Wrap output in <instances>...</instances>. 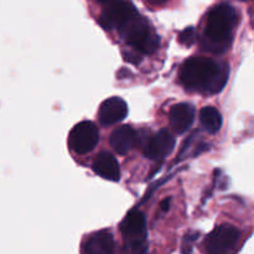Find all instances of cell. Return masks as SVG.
<instances>
[{"label":"cell","instance_id":"cell-9","mask_svg":"<svg viewBox=\"0 0 254 254\" xmlns=\"http://www.w3.org/2000/svg\"><path fill=\"white\" fill-rule=\"evenodd\" d=\"M128 116V104L119 97H111L101 104L98 118L102 126H113Z\"/></svg>","mask_w":254,"mask_h":254},{"label":"cell","instance_id":"cell-17","mask_svg":"<svg viewBox=\"0 0 254 254\" xmlns=\"http://www.w3.org/2000/svg\"><path fill=\"white\" fill-rule=\"evenodd\" d=\"M146 1H148L150 5H153V6H160V5L166 4L169 0H146Z\"/></svg>","mask_w":254,"mask_h":254},{"label":"cell","instance_id":"cell-3","mask_svg":"<svg viewBox=\"0 0 254 254\" xmlns=\"http://www.w3.org/2000/svg\"><path fill=\"white\" fill-rule=\"evenodd\" d=\"M124 41L140 55H151L160 46L158 35L153 31L149 22L140 15L127 22L118 30Z\"/></svg>","mask_w":254,"mask_h":254},{"label":"cell","instance_id":"cell-8","mask_svg":"<svg viewBox=\"0 0 254 254\" xmlns=\"http://www.w3.org/2000/svg\"><path fill=\"white\" fill-rule=\"evenodd\" d=\"M176 140L173 134L166 129L151 136L144 145V155L151 160H163L173 153Z\"/></svg>","mask_w":254,"mask_h":254},{"label":"cell","instance_id":"cell-20","mask_svg":"<svg viewBox=\"0 0 254 254\" xmlns=\"http://www.w3.org/2000/svg\"><path fill=\"white\" fill-rule=\"evenodd\" d=\"M243 1H247V0H243Z\"/></svg>","mask_w":254,"mask_h":254},{"label":"cell","instance_id":"cell-19","mask_svg":"<svg viewBox=\"0 0 254 254\" xmlns=\"http://www.w3.org/2000/svg\"><path fill=\"white\" fill-rule=\"evenodd\" d=\"M98 1H99V2H103V1H104V0H98Z\"/></svg>","mask_w":254,"mask_h":254},{"label":"cell","instance_id":"cell-15","mask_svg":"<svg viewBox=\"0 0 254 254\" xmlns=\"http://www.w3.org/2000/svg\"><path fill=\"white\" fill-rule=\"evenodd\" d=\"M196 36H197V34H196L195 27L190 26L180 32V35H179V42H180L181 45H184V46L191 47L195 44Z\"/></svg>","mask_w":254,"mask_h":254},{"label":"cell","instance_id":"cell-12","mask_svg":"<svg viewBox=\"0 0 254 254\" xmlns=\"http://www.w3.org/2000/svg\"><path fill=\"white\" fill-rule=\"evenodd\" d=\"M93 171L102 179L109 181H118L121 179V168L116 156L111 153L99 154L93 163Z\"/></svg>","mask_w":254,"mask_h":254},{"label":"cell","instance_id":"cell-1","mask_svg":"<svg viewBox=\"0 0 254 254\" xmlns=\"http://www.w3.org/2000/svg\"><path fill=\"white\" fill-rule=\"evenodd\" d=\"M230 76L227 64H217L206 56L191 57L180 68V81L186 89L205 94H216L225 88Z\"/></svg>","mask_w":254,"mask_h":254},{"label":"cell","instance_id":"cell-5","mask_svg":"<svg viewBox=\"0 0 254 254\" xmlns=\"http://www.w3.org/2000/svg\"><path fill=\"white\" fill-rule=\"evenodd\" d=\"M99 24L106 30L117 29L130 21L139 15L138 10L127 0H104Z\"/></svg>","mask_w":254,"mask_h":254},{"label":"cell","instance_id":"cell-13","mask_svg":"<svg viewBox=\"0 0 254 254\" xmlns=\"http://www.w3.org/2000/svg\"><path fill=\"white\" fill-rule=\"evenodd\" d=\"M87 254H109L114 251V238L109 231H99L92 235L82 248Z\"/></svg>","mask_w":254,"mask_h":254},{"label":"cell","instance_id":"cell-2","mask_svg":"<svg viewBox=\"0 0 254 254\" xmlns=\"http://www.w3.org/2000/svg\"><path fill=\"white\" fill-rule=\"evenodd\" d=\"M238 21L237 10L228 2H222L210 10L200 45L203 51L222 55L232 44V34Z\"/></svg>","mask_w":254,"mask_h":254},{"label":"cell","instance_id":"cell-4","mask_svg":"<svg viewBox=\"0 0 254 254\" xmlns=\"http://www.w3.org/2000/svg\"><path fill=\"white\" fill-rule=\"evenodd\" d=\"M122 235L126 240V251L130 253H145L146 245V220L139 210L129 211L121 225Z\"/></svg>","mask_w":254,"mask_h":254},{"label":"cell","instance_id":"cell-16","mask_svg":"<svg viewBox=\"0 0 254 254\" xmlns=\"http://www.w3.org/2000/svg\"><path fill=\"white\" fill-rule=\"evenodd\" d=\"M123 57L124 60H126L127 62H129V64H140L141 60H143V57H141V55L139 54V52L136 51H123Z\"/></svg>","mask_w":254,"mask_h":254},{"label":"cell","instance_id":"cell-7","mask_svg":"<svg viewBox=\"0 0 254 254\" xmlns=\"http://www.w3.org/2000/svg\"><path fill=\"white\" fill-rule=\"evenodd\" d=\"M240 231L231 225L217 226L205 241L207 253L220 254L231 252L240 240Z\"/></svg>","mask_w":254,"mask_h":254},{"label":"cell","instance_id":"cell-10","mask_svg":"<svg viewBox=\"0 0 254 254\" xmlns=\"http://www.w3.org/2000/svg\"><path fill=\"white\" fill-rule=\"evenodd\" d=\"M196 109L191 103H178L170 109V126L176 134H184L195 121Z\"/></svg>","mask_w":254,"mask_h":254},{"label":"cell","instance_id":"cell-14","mask_svg":"<svg viewBox=\"0 0 254 254\" xmlns=\"http://www.w3.org/2000/svg\"><path fill=\"white\" fill-rule=\"evenodd\" d=\"M200 122L207 133L216 134L222 127V116L215 107H205L200 111Z\"/></svg>","mask_w":254,"mask_h":254},{"label":"cell","instance_id":"cell-18","mask_svg":"<svg viewBox=\"0 0 254 254\" xmlns=\"http://www.w3.org/2000/svg\"><path fill=\"white\" fill-rule=\"evenodd\" d=\"M170 201L171 198H166V200H164L163 202H161V210L163 211H169V208H170Z\"/></svg>","mask_w":254,"mask_h":254},{"label":"cell","instance_id":"cell-11","mask_svg":"<svg viewBox=\"0 0 254 254\" xmlns=\"http://www.w3.org/2000/svg\"><path fill=\"white\" fill-rule=\"evenodd\" d=\"M138 140V134L130 126H122L112 133L109 143L119 155H127Z\"/></svg>","mask_w":254,"mask_h":254},{"label":"cell","instance_id":"cell-6","mask_svg":"<svg viewBox=\"0 0 254 254\" xmlns=\"http://www.w3.org/2000/svg\"><path fill=\"white\" fill-rule=\"evenodd\" d=\"M99 141V133L93 122L83 121L73 127L69 133L68 144L72 151L84 155L93 150Z\"/></svg>","mask_w":254,"mask_h":254}]
</instances>
